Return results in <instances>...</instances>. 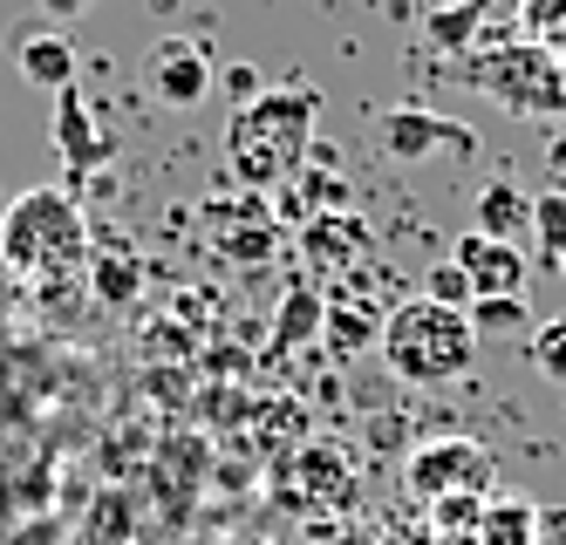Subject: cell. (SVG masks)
Masks as SVG:
<instances>
[{
  "mask_svg": "<svg viewBox=\"0 0 566 545\" xmlns=\"http://www.w3.org/2000/svg\"><path fill=\"white\" fill-rule=\"evenodd\" d=\"M464 321H471V334L484 342V334H518V327H533V307H525V293H499V301H471Z\"/></svg>",
  "mask_w": 566,
  "mask_h": 545,
  "instance_id": "5bb4252c",
  "label": "cell"
},
{
  "mask_svg": "<svg viewBox=\"0 0 566 545\" xmlns=\"http://www.w3.org/2000/svg\"><path fill=\"white\" fill-rule=\"evenodd\" d=\"M14 69L28 90H75V49H69V34L55 28H21L14 34Z\"/></svg>",
  "mask_w": 566,
  "mask_h": 545,
  "instance_id": "9c48e42d",
  "label": "cell"
},
{
  "mask_svg": "<svg viewBox=\"0 0 566 545\" xmlns=\"http://www.w3.org/2000/svg\"><path fill=\"white\" fill-rule=\"evenodd\" d=\"M0 245H8L14 260L28 266H49V260H75L83 253V219H75V205L55 198V191H34L14 205L8 232H0Z\"/></svg>",
  "mask_w": 566,
  "mask_h": 545,
  "instance_id": "5b68a950",
  "label": "cell"
},
{
  "mask_svg": "<svg viewBox=\"0 0 566 545\" xmlns=\"http://www.w3.org/2000/svg\"><path fill=\"white\" fill-rule=\"evenodd\" d=\"M376 144H382L389 164H430V157H458V164H471V157H478V130H471V123L437 116V109H417V103L382 109Z\"/></svg>",
  "mask_w": 566,
  "mask_h": 545,
  "instance_id": "277c9868",
  "label": "cell"
},
{
  "mask_svg": "<svg viewBox=\"0 0 566 545\" xmlns=\"http://www.w3.org/2000/svg\"><path fill=\"white\" fill-rule=\"evenodd\" d=\"M533 232L546 239V253L566 266V198L559 191H546V198H533Z\"/></svg>",
  "mask_w": 566,
  "mask_h": 545,
  "instance_id": "e0dca14e",
  "label": "cell"
},
{
  "mask_svg": "<svg viewBox=\"0 0 566 545\" xmlns=\"http://www.w3.org/2000/svg\"><path fill=\"white\" fill-rule=\"evenodd\" d=\"M533 361H539V375H553V382L566 389V314H553V321L533 334Z\"/></svg>",
  "mask_w": 566,
  "mask_h": 545,
  "instance_id": "ac0fdd59",
  "label": "cell"
},
{
  "mask_svg": "<svg viewBox=\"0 0 566 545\" xmlns=\"http://www.w3.org/2000/svg\"><path fill=\"white\" fill-rule=\"evenodd\" d=\"M430 41L443 55H471V41H478V28H484V0H458V8H437L430 21Z\"/></svg>",
  "mask_w": 566,
  "mask_h": 545,
  "instance_id": "4fadbf2b",
  "label": "cell"
},
{
  "mask_svg": "<svg viewBox=\"0 0 566 545\" xmlns=\"http://www.w3.org/2000/svg\"><path fill=\"white\" fill-rule=\"evenodd\" d=\"M451 260L464 266V280H471V293H478V301H499V293H525V280H533V266H525V253H518V245H505V239H484V232H464Z\"/></svg>",
  "mask_w": 566,
  "mask_h": 545,
  "instance_id": "ba28073f",
  "label": "cell"
},
{
  "mask_svg": "<svg viewBox=\"0 0 566 545\" xmlns=\"http://www.w3.org/2000/svg\"><path fill=\"white\" fill-rule=\"evenodd\" d=\"M144 75H150V90L171 109H191L212 90V55H206V41H191V34H165V41H150Z\"/></svg>",
  "mask_w": 566,
  "mask_h": 545,
  "instance_id": "52a82bcc",
  "label": "cell"
},
{
  "mask_svg": "<svg viewBox=\"0 0 566 545\" xmlns=\"http://www.w3.org/2000/svg\"><path fill=\"white\" fill-rule=\"evenodd\" d=\"M423 301H437V307H458V314H464V307L478 301V293H471V280H464V266H458V260H437V266L423 273Z\"/></svg>",
  "mask_w": 566,
  "mask_h": 545,
  "instance_id": "9a60e30c",
  "label": "cell"
},
{
  "mask_svg": "<svg viewBox=\"0 0 566 545\" xmlns=\"http://www.w3.org/2000/svg\"><path fill=\"white\" fill-rule=\"evenodd\" d=\"M484 55V49H471ZM464 82L484 96H499L512 116H553L566 109V62L546 49V41H505L484 62H464Z\"/></svg>",
  "mask_w": 566,
  "mask_h": 545,
  "instance_id": "3957f363",
  "label": "cell"
},
{
  "mask_svg": "<svg viewBox=\"0 0 566 545\" xmlns=\"http://www.w3.org/2000/svg\"><path fill=\"white\" fill-rule=\"evenodd\" d=\"M314 90H266L260 103L232 109V130H226V157H232V178L247 191H273L301 171V157L314 144Z\"/></svg>",
  "mask_w": 566,
  "mask_h": 545,
  "instance_id": "6da1fadb",
  "label": "cell"
},
{
  "mask_svg": "<svg viewBox=\"0 0 566 545\" xmlns=\"http://www.w3.org/2000/svg\"><path fill=\"white\" fill-rule=\"evenodd\" d=\"M437 525L478 532V525H484V497H437Z\"/></svg>",
  "mask_w": 566,
  "mask_h": 545,
  "instance_id": "d6986e66",
  "label": "cell"
},
{
  "mask_svg": "<svg viewBox=\"0 0 566 545\" xmlns=\"http://www.w3.org/2000/svg\"><path fill=\"white\" fill-rule=\"evenodd\" d=\"M533 525H539V505H525V497H484V525L478 538L484 545H533Z\"/></svg>",
  "mask_w": 566,
  "mask_h": 545,
  "instance_id": "7c38bea8",
  "label": "cell"
},
{
  "mask_svg": "<svg viewBox=\"0 0 566 545\" xmlns=\"http://www.w3.org/2000/svg\"><path fill=\"white\" fill-rule=\"evenodd\" d=\"M492 478H499V464L478 437H430L410 457V491H423V497H484Z\"/></svg>",
  "mask_w": 566,
  "mask_h": 545,
  "instance_id": "8992f818",
  "label": "cell"
},
{
  "mask_svg": "<svg viewBox=\"0 0 566 545\" xmlns=\"http://www.w3.org/2000/svg\"><path fill=\"white\" fill-rule=\"evenodd\" d=\"M328 342H335L342 355H355V348H369V342H382V321H369V314H355V307H335V314H328Z\"/></svg>",
  "mask_w": 566,
  "mask_h": 545,
  "instance_id": "2e32d148",
  "label": "cell"
},
{
  "mask_svg": "<svg viewBox=\"0 0 566 545\" xmlns=\"http://www.w3.org/2000/svg\"><path fill=\"white\" fill-rule=\"evenodd\" d=\"M83 8H90V0H42V14H49V21H75Z\"/></svg>",
  "mask_w": 566,
  "mask_h": 545,
  "instance_id": "7402d4cb",
  "label": "cell"
},
{
  "mask_svg": "<svg viewBox=\"0 0 566 545\" xmlns=\"http://www.w3.org/2000/svg\"><path fill=\"white\" fill-rule=\"evenodd\" d=\"M321 321V307H314V293H294V301H287V342H301V334Z\"/></svg>",
  "mask_w": 566,
  "mask_h": 545,
  "instance_id": "44dd1931",
  "label": "cell"
},
{
  "mask_svg": "<svg viewBox=\"0 0 566 545\" xmlns=\"http://www.w3.org/2000/svg\"><path fill=\"white\" fill-rule=\"evenodd\" d=\"M382 361L402 375L410 389H437V382H458V375L478 361V334L458 307H437V301H402L382 314Z\"/></svg>",
  "mask_w": 566,
  "mask_h": 545,
  "instance_id": "7a4b0ae2",
  "label": "cell"
},
{
  "mask_svg": "<svg viewBox=\"0 0 566 545\" xmlns=\"http://www.w3.org/2000/svg\"><path fill=\"white\" fill-rule=\"evenodd\" d=\"M55 144H62V157L75 164V171H96V164H109V137L90 123V103L75 96V90H62V109H55Z\"/></svg>",
  "mask_w": 566,
  "mask_h": 545,
  "instance_id": "8fae6325",
  "label": "cell"
},
{
  "mask_svg": "<svg viewBox=\"0 0 566 545\" xmlns=\"http://www.w3.org/2000/svg\"><path fill=\"white\" fill-rule=\"evenodd\" d=\"M226 96L239 103V109H247V103H260L266 90H260V69H247V62H239V69H226Z\"/></svg>",
  "mask_w": 566,
  "mask_h": 545,
  "instance_id": "ffe728a7",
  "label": "cell"
},
{
  "mask_svg": "<svg viewBox=\"0 0 566 545\" xmlns=\"http://www.w3.org/2000/svg\"><path fill=\"white\" fill-rule=\"evenodd\" d=\"M471 232L518 245V232H533V198H525L512 178H492V185L471 198Z\"/></svg>",
  "mask_w": 566,
  "mask_h": 545,
  "instance_id": "30bf717a",
  "label": "cell"
}]
</instances>
